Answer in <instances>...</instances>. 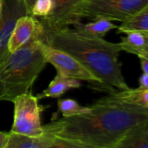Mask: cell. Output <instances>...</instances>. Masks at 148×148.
Listing matches in <instances>:
<instances>
[{
	"instance_id": "6da1fadb",
	"label": "cell",
	"mask_w": 148,
	"mask_h": 148,
	"mask_svg": "<svg viewBox=\"0 0 148 148\" xmlns=\"http://www.w3.org/2000/svg\"><path fill=\"white\" fill-rule=\"evenodd\" d=\"M88 108L86 113L43 125L44 134L87 148H111L127 133L148 124V109L125 102L113 93Z\"/></svg>"
},
{
	"instance_id": "7a4b0ae2",
	"label": "cell",
	"mask_w": 148,
	"mask_h": 148,
	"mask_svg": "<svg viewBox=\"0 0 148 148\" xmlns=\"http://www.w3.org/2000/svg\"><path fill=\"white\" fill-rule=\"evenodd\" d=\"M44 42L69 53L86 67L99 80L96 91L111 93L130 88L119 61L122 51L119 43H111L68 26L45 30Z\"/></svg>"
},
{
	"instance_id": "3957f363",
	"label": "cell",
	"mask_w": 148,
	"mask_h": 148,
	"mask_svg": "<svg viewBox=\"0 0 148 148\" xmlns=\"http://www.w3.org/2000/svg\"><path fill=\"white\" fill-rule=\"evenodd\" d=\"M41 43V39L32 40L0 63V101L12 102L29 92L46 64Z\"/></svg>"
},
{
	"instance_id": "277c9868",
	"label": "cell",
	"mask_w": 148,
	"mask_h": 148,
	"mask_svg": "<svg viewBox=\"0 0 148 148\" xmlns=\"http://www.w3.org/2000/svg\"><path fill=\"white\" fill-rule=\"evenodd\" d=\"M148 9V0H84L73 12L74 25L80 18H105L125 22Z\"/></svg>"
},
{
	"instance_id": "5b68a950",
	"label": "cell",
	"mask_w": 148,
	"mask_h": 148,
	"mask_svg": "<svg viewBox=\"0 0 148 148\" xmlns=\"http://www.w3.org/2000/svg\"><path fill=\"white\" fill-rule=\"evenodd\" d=\"M12 103L14 105V113L10 132L29 137L44 136L41 122L43 107L38 104L37 96L28 92L18 96Z\"/></svg>"
},
{
	"instance_id": "8992f818",
	"label": "cell",
	"mask_w": 148,
	"mask_h": 148,
	"mask_svg": "<svg viewBox=\"0 0 148 148\" xmlns=\"http://www.w3.org/2000/svg\"><path fill=\"white\" fill-rule=\"evenodd\" d=\"M41 51L45 63L53 65L58 71V74L69 79L86 81L89 83L91 88L93 90L97 89L99 80L71 55L64 51L54 48L44 41L41 43Z\"/></svg>"
},
{
	"instance_id": "52a82bcc",
	"label": "cell",
	"mask_w": 148,
	"mask_h": 148,
	"mask_svg": "<svg viewBox=\"0 0 148 148\" xmlns=\"http://www.w3.org/2000/svg\"><path fill=\"white\" fill-rule=\"evenodd\" d=\"M25 15L30 14L23 0H4L0 15V63L10 54L7 45L17 21Z\"/></svg>"
},
{
	"instance_id": "ba28073f",
	"label": "cell",
	"mask_w": 148,
	"mask_h": 148,
	"mask_svg": "<svg viewBox=\"0 0 148 148\" xmlns=\"http://www.w3.org/2000/svg\"><path fill=\"white\" fill-rule=\"evenodd\" d=\"M45 27L40 20L36 19L32 15H25L20 18L9 39L7 49L9 53L16 51L20 47L35 39L44 41Z\"/></svg>"
},
{
	"instance_id": "9c48e42d",
	"label": "cell",
	"mask_w": 148,
	"mask_h": 148,
	"mask_svg": "<svg viewBox=\"0 0 148 148\" xmlns=\"http://www.w3.org/2000/svg\"><path fill=\"white\" fill-rule=\"evenodd\" d=\"M84 0H53L52 12L40 22L45 30H53L74 25L73 12Z\"/></svg>"
},
{
	"instance_id": "30bf717a",
	"label": "cell",
	"mask_w": 148,
	"mask_h": 148,
	"mask_svg": "<svg viewBox=\"0 0 148 148\" xmlns=\"http://www.w3.org/2000/svg\"><path fill=\"white\" fill-rule=\"evenodd\" d=\"M81 86V82L77 79H69L60 74H57L54 79L48 85L47 88L45 89L42 92L37 95L38 99L52 98L58 99L67 91L71 89L79 88Z\"/></svg>"
},
{
	"instance_id": "8fae6325",
	"label": "cell",
	"mask_w": 148,
	"mask_h": 148,
	"mask_svg": "<svg viewBox=\"0 0 148 148\" xmlns=\"http://www.w3.org/2000/svg\"><path fill=\"white\" fill-rule=\"evenodd\" d=\"M51 137H29L9 132V137L4 148H45L51 143Z\"/></svg>"
},
{
	"instance_id": "7c38bea8",
	"label": "cell",
	"mask_w": 148,
	"mask_h": 148,
	"mask_svg": "<svg viewBox=\"0 0 148 148\" xmlns=\"http://www.w3.org/2000/svg\"><path fill=\"white\" fill-rule=\"evenodd\" d=\"M111 148H148V124L127 133Z\"/></svg>"
},
{
	"instance_id": "4fadbf2b",
	"label": "cell",
	"mask_w": 148,
	"mask_h": 148,
	"mask_svg": "<svg viewBox=\"0 0 148 148\" xmlns=\"http://www.w3.org/2000/svg\"><path fill=\"white\" fill-rule=\"evenodd\" d=\"M119 43L121 50L128 53L136 54L148 46V33L143 32H129Z\"/></svg>"
},
{
	"instance_id": "5bb4252c",
	"label": "cell",
	"mask_w": 148,
	"mask_h": 148,
	"mask_svg": "<svg viewBox=\"0 0 148 148\" xmlns=\"http://www.w3.org/2000/svg\"><path fill=\"white\" fill-rule=\"evenodd\" d=\"M93 20V22L86 25H82L78 22L75 24V28L92 36L103 38L108 32L113 29H117L118 27L112 23V20L105 18H97Z\"/></svg>"
},
{
	"instance_id": "9a60e30c",
	"label": "cell",
	"mask_w": 148,
	"mask_h": 148,
	"mask_svg": "<svg viewBox=\"0 0 148 148\" xmlns=\"http://www.w3.org/2000/svg\"><path fill=\"white\" fill-rule=\"evenodd\" d=\"M111 93H113L118 99L125 102L148 109V89L139 87L136 89L129 88L127 90L118 91Z\"/></svg>"
},
{
	"instance_id": "2e32d148",
	"label": "cell",
	"mask_w": 148,
	"mask_h": 148,
	"mask_svg": "<svg viewBox=\"0 0 148 148\" xmlns=\"http://www.w3.org/2000/svg\"><path fill=\"white\" fill-rule=\"evenodd\" d=\"M119 33L129 32H143L148 33V9L137 14L117 27Z\"/></svg>"
},
{
	"instance_id": "e0dca14e",
	"label": "cell",
	"mask_w": 148,
	"mask_h": 148,
	"mask_svg": "<svg viewBox=\"0 0 148 148\" xmlns=\"http://www.w3.org/2000/svg\"><path fill=\"white\" fill-rule=\"evenodd\" d=\"M58 112L63 115V118H69L83 114L88 112V106H82L76 100L72 99H59L58 100Z\"/></svg>"
},
{
	"instance_id": "ac0fdd59",
	"label": "cell",
	"mask_w": 148,
	"mask_h": 148,
	"mask_svg": "<svg viewBox=\"0 0 148 148\" xmlns=\"http://www.w3.org/2000/svg\"><path fill=\"white\" fill-rule=\"evenodd\" d=\"M53 8V0H36L31 11V15L35 18H45L52 12Z\"/></svg>"
},
{
	"instance_id": "d6986e66",
	"label": "cell",
	"mask_w": 148,
	"mask_h": 148,
	"mask_svg": "<svg viewBox=\"0 0 148 148\" xmlns=\"http://www.w3.org/2000/svg\"><path fill=\"white\" fill-rule=\"evenodd\" d=\"M51 137V136H50ZM51 143L45 148H87L86 146L75 144L71 141H67L64 139L51 137Z\"/></svg>"
},
{
	"instance_id": "ffe728a7",
	"label": "cell",
	"mask_w": 148,
	"mask_h": 148,
	"mask_svg": "<svg viewBox=\"0 0 148 148\" xmlns=\"http://www.w3.org/2000/svg\"><path fill=\"white\" fill-rule=\"evenodd\" d=\"M140 61V66L143 71V73L148 75V58L145 56H138Z\"/></svg>"
},
{
	"instance_id": "44dd1931",
	"label": "cell",
	"mask_w": 148,
	"mask_h": 148,
	"mask_svg": "<svg viewBox=\"0 0 148 148\" xmlns=\"http://www.w3.org/2000/svg\"><path fill=\"white\" fill-rule=\"evenodd\" d=\"M138 84H139V88L143 89H148V75L145 73H143L140 75L138 79Z\"/></svg>"
},
{
	"instance_id": "7402d4cb",
	"label": "cell",
	"mask_w": 148,
	"mask_h": 148,
	"mask_svg": "<svg viewBox=\"0 0 148 148\" xmlns=\"http://www.w3.org/2000/svg\"><path fill=\"white\" fill-rule=\"evenodd\" d=\"M9 137V132H5L0 131V148H4Z\"/></svg>"
},
{
	"instance_id": "603a6c76",
	"label": "cell",
	"mask_w": 148,
	"mask_h": 148,
	"mask_svg": "<svg viewBox=\"0 0 148 148\" xmlns=\"http://www.w3.org/2000/svg\"><path fill=\"white\" fill-rule=\"evenodd\" d=\"M23 1L25 2V5H26V7H27V10H28V12H29V14L31 15V11H32V6H33V5H34V3H35L36 0H23Z\"/></svg>"
},
{
	"instance_id": "cb8c5ba5",
	"label": "cell",
	"mask_w": 148,
	"mask_h": 148,
	"mask_svg": "<svg viewBox=\"0 0 148 148\" xmlns=\"http://www.w3.org/2000/svg\"><path fill=\"white\" fill-rule=\"evenodd\" d=\"M135 55H137V57L138 56H145V57H147L148 58V46H146L145 49L138 51Z\"/></svg>"
},
{
	"instance_id": "d4e9b609",
	"label": "cell",
	"mask_w": 148,
	"mask_h": 148,
	"mask_svg": "<svg viewBox=\"0 0 148 148\" xmlns=\"http://www.w3.org/2000/svg\"><path fill=\"white\" fill-rule=\"evenodd\" d=\"M3 5H4V0H0V15H1L3 10Z\"/></svg>"
}]
</instances>
